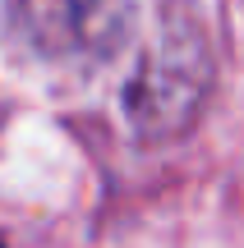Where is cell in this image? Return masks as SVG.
Returning <instances> with one entry per match:
<instances>
[{
  "mask_svg": "<svg viewBox=\"0 0 244 248\" xmlns=\"http://www.w3.org/2000/svg\"><path fill=\"white\" fill-rule=\"evenodd\" d=\"M0 248H5V244H0Z\"/></svg>",
  "mask_w": 244,
  "mask_h": 248,
  "instance_id": "1",
  "label": "cell"
}]
</instances>
